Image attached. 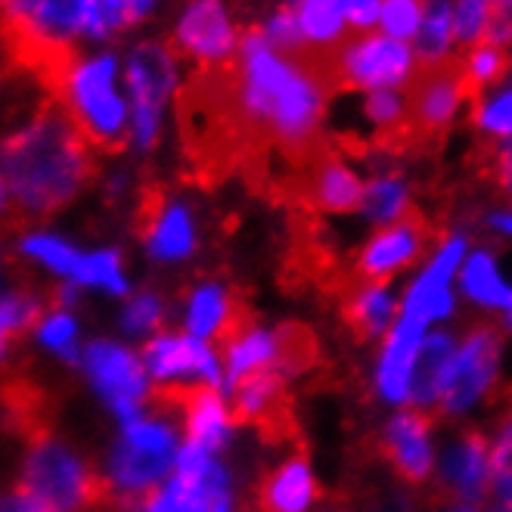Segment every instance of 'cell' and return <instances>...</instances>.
I'll return each mask as SVG.
<instances>
[{"instance_id":"cell-1","label":"cell","mask_w":512,"mask_h":512,"mask_svg":"<svg viewBox=\"0 0 512 512\" xmlns=\"http://www.w3.org/2000/svg\"><path fill=\"white\" fill-rule=\"evenodd\" d=\"M0 177L16 218H47L69 208L94 184L97 149L44 94L0 134Z\"/></svg>"},{"instance_id":"cell-2","label":"cell","mask_w":512,"mask_h":512,"mask_svg":"<svg viewBox=\"0 0 512 512\" xmlns=\"http://www.w3.org/2000/svg\"><path fill=\"white\" fill-rule=\"evenodd\" d=\"M47 94L97 153H122L131 140L125 59L112 47H84L44 72Z\"/></svg>"},{"instance_id":"cell-3","label":"cell","mask_w":512,"mask_h":512,"mask_svg":"<svg viewBox=\"0 0 512 512\" xmlns=\"http://www.w3.org/2000/svg\"><path fill=\"white\" fill-rule=\"evenodd\" d=\"M19 494L53 512H97L115 506L100 472L50 432L25 438V457L19 469Z\"/></svg>"},{"instance_id":"cell-4","label":"cell","mask_w":512,"mask_h":512,"mask_svg":"<svg viewBox=\"0 0 512 512\" xmlns=\"http://www.w3.org/2000/svg\"><path fill=\"white\" fill-rule=\"evenodd\" d=\"M177 432L162 416H137L122 426L109 450L106 485L115 506H140L159 491L177 466Z\"/></svg>"},{"instance_id":"cell-5","label":"cell","mask_w":512,"mask_h":512,"mask_svg":"<svg viewBox=\"0 0 512 512\" xmlns=\"http://www.w3.org/2000/svg\"><path fill=\"white\" fill-rule=\"evenodd\" d=\"M90 7L94 0H0V28L10 47L47 72L87 47Z\"/></svg>"},{"instance_id":"cell-6","label":"cell","mask_w":512,"mask_h":512,"mask_svg":"<svg viewBox=\"0 0 512 512\" xmlns=\"http://www.w3.org/2000/svg\"><path fill=\"white\" fill-rule=\"evenodd\" d=\"M125 59V94L131 106V140L134 153H153L162 140L165 109L180 94L177 53L162 38H143L128 47Z\"/></svg>"},{"instance_id":"cell-7","label":"cell","mask_w":512,"mask_h":512,"mask_svg":"<svg viewBox=\"0 0 512 512\" xmlns=\"http://www.w3.org/2000/svg\"><path fill=\"white\" fill-rule=\"evenodd\" d=\"M224 345V382L227 391L255 373H298L317 357V342L301 326H261L246 317Z\"/></svg>"},{"instance_id":"cell-8","label":"cell","mask_w":512,"mask_h":512,"mask_svg":"<svg viewBox=\"0 0 512 512\" xmlns=\"http://www.w3.org/2000/svg\"><path fill=\"white\" fill-rule=\"evenodd\" d=\"M500 382V333L491 323L469 326L441 379L435 410L447 419H463L488 404Z\"/></svg>"},{"instance_id":"cell-9","label":"cell","mask_w":512,"mask_h":512,"mask_svg":"<svg viewBox=\"0 0 512 512\" xmlns=\"http://www.w3.org/2000/svg\"><path fill=\"white\" fill-rule=\"evenodd\" d=\"M140 512H233L230 472L218 454L196 444H184L177 466L159 491L149 494Z\"/></svg>"},{"instance_id":"cell-10","label":"cell","mask_w":512,"mask_h":512,"mask_svg":"<svg viewBox=\"0 0 512 512\" xmlns=\"http://www.w3.org/2000/svg\"><path fill=\"white\" fill-rule=\"evenodd\" d=\"M407 131L410 149L438 140L460 112L463 103H472L463 78V63L454 56L441 63H423L407 81Z\"/></svg>"},{"instance_id":"cell-11","label":"cell","mask_w":512,"mask_h":512,"mask_svg":"<svg viewBox=\"0 0 512 512\" xmlns=\"http://www.w3.org/2000/svg\"><path fill=\"white\" fill-rule=\"evenodd\" d=\"M329 72L336 90H395L410 81L413 50L398 38L360 32L329 50Z\"/></svg>"},{"instance_id":"cell-12","label":"cell","mask_w":512,"mask_h":512,"mask_svg":"<svg viewBox=\"0 0 512 512\" xmlns=\"http://www.w3.org/2000/svg\"><path fill=\"white\" fill-rule=\"evenodd\" d=\"M364 184L367 180H360L357 171L329 146H320L308 162H301L283 180L289 196H295L301 205L311 208V212H317V215L360 212Z\"/></svg>"},{"instance_id":"cell-13","label":"cell","mask_w":512,"mask_h":512,"mask_svg":"<svg viewBox=\"0 0 512 512\" xmlns=\"http://www.w3.org/2000/svg\"><path fill=\"white\" fill-rule=\"evenodd\" d=\"M81 367L106 407L122 416V423L143 416V404L149 398V373L134 351L106 339L90 342L81 354Z\"/></svg>"},{"instance_id":"cell-14","label":"cell","mask_w":512,"mask_h":512,"mask_svg":"<svg viewBox=\"0 0 512 512\" xmlns=\"http://www.w3.org/2000/svg\"><path fill=\"white\" fill-rule=\"evenodd\" d=\"M168 44L177 56L193 59L196 69L227 66L239 47L227 4L224 0H187L171 28Z\"/></svg>"},{"instance_id":"cell-15","label":"cell","mask_w":512,"mask_h":512,"mask_svg":"<svg viewBox=\"0 0 512 512\" xmlns=\"http://www.w3.org/2000/svg\"><path fill=\"white\" fill-rule=\"evenodd\" d=\"M379 454L404 485L426 488L438 469L435 419L423 410H401L379 432Z\"/></svg>"},{"instance_id":"cell-16","label":"cell","mask_w":512,"mask_h":512,"mask_svg":"<svg viewBox=\"0 0 512 512\" xmlns=\"http://www.w3.org/2000/svg\"><path fill=\"white\" fill-rule=\"evenodd\" d=\"M143 367L156 379L159 391L221 385V360L208 342L177 333H159L143 348Z\"/></svg>"},{"instance_id":"cell-17","label":"cell","mask_w":512,"mask_h":512,"mask_svg":"<svg viewBox=\"0 0 512 512\" xmlns=\"http://www.w3.org/2000/svg\"><path fill=\"white\" fill-rule=\"evenodd\" d=\"M435 236V227L423 215H407L398 224L379 227L367 246L357 252L354 258V277L357 280H370V283H385L395 274H401L404 267L416 264L423 258Z\"/></svg>"},{"instance_id":"cell-18","label":"cell","mask_w":512,"mask_h":512,"mask_svg":"<svg viewBox=\"0 0 512 512\" xmlns=\"http://www.w3.org/2000/svg\"><path fill=\"white\" fill-rule=\"evenodd\" d=\"M469 255V239L463 233L447 236L444 243L435 249V255L429 258V264L423 267L407 295H404V305L401 314L416 317L423 323H435V320H447L457 308V295H454V280L460 277L463 261Z\"/></svg>"},{"instance_id":"cell-19","label":"cell","mask_w":512,"mask_h":512,"mask_svg":"<svg viewBox=\"0 0 512 512\" xmlns=\"http://www.w3.org/2000/svg\"><path fill=\"white\" fill-rule=\"evenodd\" d=\"M438 491L460 506H472L491 494V441L485 432L469 429L454 435L438 454Z\"/></svg>"},{"instance_id":"cell-20","label":"cell","mask_w":512,"mask_h":512,"mask_svg":"<svg viewBox=\"0 0 512 512\" xmlns=\"http://www.w3.org/2000/svg\"><path fill=\"white\" fill-rule=\"evenodd\" d=\"M137 233L146 255L159 264L187 261L196 246V218L190 208L165 193H146L137 208Z\"/></svg>"},{"instance_id":"cell-21","label":"cell","mask_w":512,"mask_h":512,"mask_svg":"<svg viewBox=\"0 0 512 512\" xmlns=\"http://www.w3.org/2000/svg\"><path fill=\"white\" fill-rule=\"evenodd\" d=\"M159 404L171 407L184 416L187 444L205 447L212 454H221L233 435V410L221 398L215 385H193V388H174L159 391Z\"/></svg>"},{"instance_id":"cell-22","label":"cell","mask_w":512,"mask_h":512,"mask_svg":"<svg viewBox=\"0 0 512 512\" xmlns=\"http://www.w3.org/2000/svg\"><path fill=\"white\" fill-rule=\"evenodd\" d=\"M426 329H429V323L398 314V323L388 333V339L379 351V360H376V373H373L376 395L385 404H395V407L410 404L413 364H416L419 345H423V339L429 336Z\"/></svg>"},{"instance_id":"cell-23","label":"cell","mask_w":512,"mask_h":512,"mask_svg":"<svg viewBox=\"0 0 512 512\" xmlns=\"http://www.w3.org/2000/svg\"><path fill=\"white\" fill-rule=\"evenodd\" d=\"M233 419L255 426L267 438H289V401L283 373H255L230 388Z\"/></svg>"},{"instance_id":"cell-24","label":"cell","mask_w":512,"mask_h":512,"mask_svg":"<svg viewBox=\"0 0 512 512\" xmlns=\"http://www.w3.org/2000/svg\"><path fill=\"white\" fill-rule=\"evenodd\" d=\"M317 475L305 454H289L261 475V512H311L317 506Z\"/></svg>"},{"instance_id":"cell-25","label":"cell","mask_w":512,"mask_h":512,"mask_svg":"<svg viewBox=\"0 0 512 512\" xmlns=\"http://www.w3.org/2000/svg\"><path fill=\"white\" fill-rule=\"evenodd\" d=\"M342 323L351 329V336L360 342H370L379 336H388L398 323V301L388 283H370L357 280L342 289L339 298Z\"/></svg>"},{"instance_id":"cell-26","label":"cell","mask_w":512,"mask_h":512,"mask_svg":"<svg viewBox=\"0 0 512 512\" xmlns=\"http://www.w3.org/2000/svg\"><path fill=\"white\" fill-rule=\"evenodd\" d=\"M246 317L249 314L239 308V301L221 283H199L190 292L187 308H184L187 336L199 342H212V339L224 342Z\"/></svg>"},{"instance_id":"cell-27","label":"cell","mask_w":512,"mask_h":512,"mask_svg":"<svg viewBox=\"0 0 512 512\" xmlns=\"http://www.w3.org/2000/svg\"><path fill=\"white\" fill-rule=\"evenodd\" d=\"M460 289L481 311H512V283L503 277L491 249H475L466 255L460 270Z\"/></svg>"},{"instance_id":"cell-28","label":"cell","mask_w":512,"mask_h":512,"mask_svg":"<svg viewBox=\"0 0 512 512\" xmlns=\"http://www.w3.org/2000/svg\"><path fill=\"white\" fill-rule=\"evenodd\" d=\"M457 351V339L450 333H429L419 345L416 364H413V379H410V404L416 410H435L441 379L447 373L450 357Z\"/></svg>"},{"instance_id":"cell-29","label":"cell","mask_w":512,"mask_h":512,"mask_svg":"<svg viewBox=\"0 0 512 512\" xmlns=\"http://www.w3.org/2000/svg\"><path fill=\"white\" fill-rule=\"evenodd\" d=\"M360 215L370 224L388 227L410 215V184L398 171H379L364 184Z\"/></svg>"},{"instance_id":"cell-30","label":"cell","mask_w":512,"mask_h":512,"mask_svg":"<svg viewBox=\"0 0 512 512\" xmlns=\"http://www.w3.org/2000/svg\"><path fill=\"white\" fill-rule=\"evenodd\" d=\"M295 16L308 50L326 53L336 50L348 38L339 0H295Z\"/></svg>"},{"instance_id":"cell-31","label":"cell","mask_w":512,"mask_h":512,"mask_svg":"<svg viewBox=\"0 0 512 512\" xmlns=\"http://www.w3.org/2000/svg\"><path fill=\"white\" fill-rule=\"evenodd\" d=\"M19 249L25 258H32L38 264H44L53 274L66 277L72 283L75 270L84 258V252H78L66 236H56V233H25L19 239Z\"/></svg>"},{"instance_id":"cell-32","label":"cell","mask_w":512,"mask_h":512,"mask_svg":"<svg viewBox=\"0 0 512 512\" xmlns=\"http://www.w3.org/2000/svg\"><path fill=\"white\" fill-rule=\"evenodd\" d=\"M460 63H463V78L469 87V97H472V103H478V100H485V90L506 75L509 56L503 47H497L491 41H481V44L469 47L466 59H460Z\"/></svg>"},{"instance_id":"cell-33","label":"cell","mask_w":512,"mask_h":512,"mask_svg":"<svg viewBox=\"0 0 512 512\" xmlns=\"http://www.w3.org/2000/svg\"><path fill=\"white\" fill-rule=\"evenodd\" d=\"M454 10L447 0H429V7L423 13V25L416 32V53L423 63H441L447 59L450 38H454Z\"/></svg>"},{"instance_id":"cell-34","label":"cell","mask_w":512,"mask_h":512,"mask_svg":"<svg viewBox=\"0 0 512 512\" xmlns=\"http://www.w3.org/2000/svg\"><path fill=\"white\" fill-rule=\"evenodd\" d=\"M75 286L87 289H103L112 295H125L128 292V277H125V264L122 255L115 249H100V252H87L72 277Z\"/></svg>"},{"instance_id":"cell-35","label":"cell","mask_w":512,"mask_h":512,"mask_svg":"<svg viewBox=\"0 0 512 512\" xmlns=\"http://www.w3.org/2000/svg\"><path fill=\"white\" fill-rule=\"evenodd\" d=\"M491 441V494L500 506H512V404L497 416Z\"/></svg>"},{"instance_id":"cell-36","label":"cell","mask_w":512,"mask_h":512,"mask_svg":"<svg viewBox=\"0 0 512 512\" xmlns=\"http://www.w3.org/2000/svg\"><path fill=\"white\" fill-rule=\"evenodd\" d=\"M38 339L56 354L75 364L78 360V320L66 308H50L38 323Z\"/></svg>"},{"instance_id":"cell-37","label":"cell","mask_w":512,"mask_h":512,"mask_svg":"<svg viewBox=\"0 0 512 512\" xmlns=\"http://www.w3.org/2000/svg\"><path fill=\"white\" fill-rule=\"evenodd\" d=\"M165 314H168V305H165V298L159 292H137L125 305L122 329L134 339L153 336L156 329L165 323Z\"/></svg>"},{"instance_id":"cell-38","label":"cell","mask_w":512,"mask_h":512,"mask_svg":"<svg viewBox=\"0 0 512 512\" xmlns=\"http://www.w3.org/2000/svg\"><path fill=\"white\" fill-rule=\"evenodd\" d=\"M494 7H497V0H457V7H454L457 41L466 47H475L485 41Z\"/></svg>"},{"instance_id":"cell-39","label":"cell","mask_w":512,"mask_h":512,"mask_svg":"<svg viewBox=\"0 0 512 512\" xmlns=\"http://www.w3.org/2000/svg\"><path fill=\"white\" fill-rule=\"evenodd\" d=\"M475 125L491 140H509L512 137V87L475 103Z\"/></svg>"},{"instance_id":"cell-40","label":"cell","mask_w":512,"mask_h":512,"mask_svg":"<svg viewBox=\"0 0 512 512\" xmlns=\"http://www.w3.org/2000/svg\"><path fill=\"white\" fill-rule=\"evenodd\" d=\"M423 0H382V13L379 22L385 28L388 38H416L419 25H423Z\"/></svg>"},{"instance_id":"cell-41","label":"cell","mask_w":512,"mask_h":512,"mask_svg":"<svg viewBox=\"0 0 512 512\" xmlns=\"http://www.w3.org/2000/svg\"><path fill=\"white\" fill-rule=\"evenodd\" d=\"M342 16L357 32H370L382 13V0H339Z\"/></svg>"},{"instance_id":"cell-42","label":"cell","mask_w":512,"mask_h":512,"mask_svg":"<svg viewBox=\"0 0 512 512\" xmlns=\"http://www.w3.org/2000/svg\"><path fill=\"white\" fill-rule=\"evenodd\" d=\"M488 171H491V177H494V184L512 196V137H509L500 149H494V153H491Z\"/></svg>"},{"instance_id":"cell-43","label":"cell","mask_w":512,"mask_h":512,"mask_svg":"<svg viewBox=\"0 0 512 512\" xmlns=\"http://www.w3.org/2000/svg\"><path fill=\"white\" fill-rule=\"evenodd\" d=\"M0 512H53V509H47V506H41V503H35V500H28L25 494H7V497H0Z\"/></svg>"},{"instance_id":"cell-44","label":"cell","mask_w":512,"mask_h":512,"mask_svg":"<svg viewBox=\"0 0 512 512\" xmlns=\"http://www.w3.org/2000/svg\"><path fill=\"white\" fill-rule=\"evenodd\" d=\"M13 218H16V208H13V199H10L4 177H0V227H4L7 221H13Z\"/></svg>"},{"instance_id":"cell-45","label":"cell","mask_w":512,"mask_h":512,"mask_svg":"<svg viewBox=\"0 0 512 512\" xmlns=\"http://www.w3.org/2000/svg\"><path fill=\"white\" fill-rule=\"evenodd\" d=\"M488 224H491V230H494V233H500V236L512 239V212H494V215L488 218Z\"/></svg>"},{"instance_id":"cell-46","label":"cell","mask_w":512,"mask_h":512,"mask_svg":"<svg viewBox=\"0 0 512 512\" xmlns=\"http://www.w3.org/2000/svg\"><path fill=\"white\" fill-rule=\"evenodd\" d=\"M7 342H10V336L4 333V329H0V357H4V351H7Z\"/></svg>"},{"instance_id":"cell-47","label":"cell","mask_w":512,"mask_h":512,"mask_svg":"<svg viewBox=\"0 0 512 512\" xmlns=\"http://www.w3.org/2000/svg\"><path fill=\"white\" fill-rule=\"evenodd\" d=\"M503 323H506V329L512 333V311H509V314H503Z\"/></svg>"},{"instance_id":"cell-48","label":"cell","mask_w":512,"mask_h":512,"mask_svg":"<svg viewBox=\"0 0 512 512\" xmlns=\"http://www.w3.org/2000/svg\"><path fill=\"white\" fill-rule=\"evenodd\" d=\"M450 512H478V509H472V506H457V509H450Z\"/></svg>"},{"instance_id":"cell-49","label":"cell","mask_w":512,"mask_h":512,"mask_svg":"<svg viewBox=\"0 0 512 512\" xmlns=\"http://www.w3.org/2000/svg\"><path fill=\"white\" fill-rule=\"evenodd\" d=\"M0 289H4V261H0ZM4 295V292H0Z\"/></svg>"},{"instance_id":"cell-50","label":"cell","mask_w":512,"mask_h":512,"mask_svg":"<svg viewBox=\"0 0 512 512\" xmlns=\"http://www.w3.org/2000/svg\"><path fill=\"white\" fill-rule=\"evenodd\" d=\"M323 512H348V509H342V506H326Z\"/></svg>"},{"instance_id":"cell-51","label":"cell","mask_w":512,"mask_h":512,"mask_svg":"<svg viewBox=\"0 0 512 512\" xmlns=\"http://www.w3.org/2000/svg\"><path fill=\"white\" fill-rule=\"evenodd\" d=\"M497 512H512V506H500Z\"/></svg>"}]
</instances>
